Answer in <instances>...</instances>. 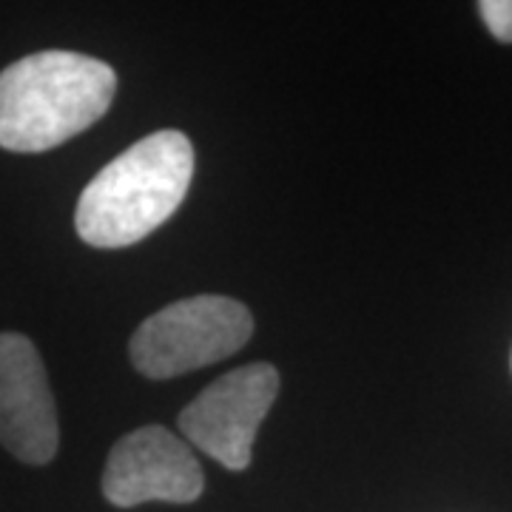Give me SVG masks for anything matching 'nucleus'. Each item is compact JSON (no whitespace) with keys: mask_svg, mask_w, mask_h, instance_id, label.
I'll use <instances>...</instances> for the list:
<instances>
[{"mask_svg":"<svg viewBox=\"0 0 512 512\" xmlns=\"http://www.w3.org/2000/svg\"><path fill=\"white\" fill-rule=\"evenodd\" d=\"M478 12L495 40L512 43V0H481Z\"/></svg>","mask_w":512,"mask_h":512,"instance_id":"obj_7","label":"nucleus"},{"mask_svg":"<svg viewBox=\"0 0 512 512\" xmlns=\"http://www.w3.org/2000/svg\"><path fill=\"white\" fill-rule=\"evenodd\" d=\"M279 373L274 365L256 362L220 376L180 413V433L205 456L228 470L251 464L259 424L274 407Z\"/></svg>","mask_w":512,"mask_h":512,"instance_id":"obj_4","label":"nucleus"},{"mask_svg":"<svg viewBox=\"0 0 512 512\" xmlns=\"http://www.w3.org/2000/svg\"><path fill=\"white\" fill-rule=\"evenodd\" d=\"M254 336L251 311L231 296L165 305L134 330L128 356L146 379H174L234 356Z\"/></svg>","mask_w":512,"mask_h":512,"instance_id":"obj_3","label":"nucleus"},{"mask_svg":"<svg viewBox=\"0 0 512 512\" xmlns=\"http://www.w3.org/2000/svg\"><path fill=\"white\" fill-rule=\"evenodd\" d=\"M205 476L188 441L160 424L128 433L111 447L103 495L114 507H140L146 501L191 504L202 495Z\"/></svg>","mask_w":512,"mask_h":512,"instance_id":"obj_5","label":"nucleus"},{"mask_svg":"<svg viewBox=\"0 0 512 512\" xmlns=\"http://www.w3.org/2000/svg\"><path fill=\"white\" fill-rule=\"evenodd\" d=\"M0 444L23 464H49L60 444L46 367L23 333H0Z\"/></svg>","mask_w":512,"mask_h":512,"instance_id":"obj_6","label":"nucleus"},{"mask_svg":"<svg viewBox=\"0 0 512 512\" xmlns=\"http://www.w3.org/2000/svg\"><path fill=\"white\" fill-rule=\"evenodd\" d=\"M194 177V146L165 128L128 146L83 188L74 228L94 248H128L157 231L180 205Z\"/></svg>","mask_w":512,"mask_h":512,"instance_id":"obj_1","label":"nucleus"},{"mask_svg":"<svg viewBox=\"0 0 512 512\" xmlns=\"http://www.w3.org/2000/svg\"><path fill=\"white\" fill-rule=\"evenodd\" d=\"M117 92L109 63L77 52H37L0 72V148L40 154L94 126Z\"/></svg>","mask_w":512,"mask_h":512,"instance_id":"obj_2","label":"nucleus"}]
</instances>
